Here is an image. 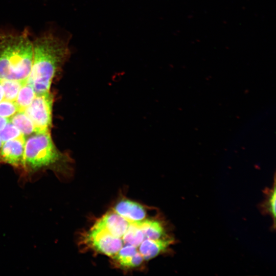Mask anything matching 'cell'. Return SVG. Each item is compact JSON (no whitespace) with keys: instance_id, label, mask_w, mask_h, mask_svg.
Listing matches in <instances>:
<instances>
[{"instance_id":"cell-15","label":"cell","mask_w":276,"mask_h":276,"mask_svg":"<svg viewBox=\"0 0 276 276\" xmlns=\"http://www.w3.org/2000/svg\"><path fill=\"white\" fill-rule=\"evenodd\" d=\"M26 82L13 80H3L0 81V84L4 92V99L14 102L18 91Z\"/></svg>"},{"instance_id":"cell-3","label":"cell","mask_w":276,"mask_h":276,"mask_svg":"<svg viewBox=\"0 0 276 276\" xmlns=\"http://www.w3.org/2000/svg\"><path fill=\"white\" fill-rule=\"evenodd\" d=\"M33 45L27 32L0 34V81L26 82L33 62Z\"/></svg>"},{"instance_id":"cell-16","label":"cell","mask_w":276,"mask_h":276,"mask_svg":"<svg viewBox=\"0 0 276 276\" xmlns=\"http://www.w3.org/2000/svg\"><path fill=\"white\" fill-rule=\"evenodd\" d=\"M24 135L18 128L9 121L4 127L0 130V137L3 143L14 139Z\"/></svg>"},{"instance_id":"cell-11","label":"cell","mask_w":276,"mask_h":276,"mask_svg":"<svg viewBox=\"0 0 276 276\" xmlns=\"http://www.w3.org/2000/svg\"><path fill=\"white\" fill-rule=\"evenodd\" d=\"M275 191L274 178L273 186L264 190L265 199L260 205V209L262 214L269 215L272 219L274 228L275 226Z\"/></svg>"},{"instance_id":"cell-6","label":"cell","mask_w":276,"mask_h":276,"mask_svg":"<svg viewBox=\"0 0 276 276\" xmlns=\"http://www.w3.org/2000/svg\"><path fill=\"white\" fill-rule=\"evenodd\" d=\"M25 136L3 143L0 149V162L9 164L22 171L24 162Z\"/></svg>"},{"instance_id":"cell-19","label":"cell","mask_w":276,"mask_h":276,"mask_svg":"<svg viewBox=\"0 0 276 276\" xmlns=\"http://www.w3.org/2000/svg\"><path fill=\"white\" fill-rule=\"evenodd\" d=\"M4 92L2 86L0 84V101L3 99Z\"/></svg>"},{"instance_id":"cell-2","label":"cell","mask_w":276,"mask_h":276,"mask_svg":"<svg viewBox=\"0 0 276 276\" xmlns=\"http://www.w3.org/2000/svg\"><path fill=\"white\" fill-rule=\"evenodd\" d=\"M72 163L56 148L49 131L36 132L25 141L22 179L31 180L34 174L48 168L59 178H66L72 174Z\"/></svg>"},{"instance_id":"cell-9","label":"cell","mask_w":276,"mask_h":276,"mask_svg":"<svg viewBox=\"0 0 276 276\" xmlns=\"http://www.w3.org/2000/svg\"><path fill=\"white\" fill-rule=\"evenodd\" d=\"M113 211L130 222L142 221L145 219L147 214L142 205L126 198L118 201Z\"/></svg>"},{"instance_id":"cell-8","label":"cell","mask_w":276,"mask_h":276,"mask_svg":"<svg viewBox=\"0 0 276 276\" xmlns=\"http://www.w3.org/2000/svg\"><path fill=\"white\" fill-rule=\"evenodd\" d=\"M113 263L123 269L139 267L144 260L138 248L131 245H124L117 254L112 258Z\"/></svg>"},{"instance_id":"cell-1","label":"cell","mask_w":276,"mask_h":276,"mask_svg":"<svg viewBox=\"0 0 276 276\" xmlns=\"http://www.w3.org/2000/svg\"><path fill=\"white\" fill-rule=\"evenodd\" d=\"M31 70L26 83L36 95L50 91L52 82L70 55L67 43L52 33H47L33 42Z\"/></svg>"},{"instance_id":"cell-18","label":"cell","mask_w":276,"mask_h":276,"mask_svg":"<svg viewBox=\"0 0 276 276\" xmlns=\"http://www.w3.org/2000/svg\"><path fill=\"white\" fill-rule=\"evenodd\" d=\"M8 121V119L0 117V130L4 127Z\"/></svg>"},{"instance_id":"cell-10","label":"cell","mask_w":276,"mask_h":276,"mask_svg":"<svg viewBox=\"0 0 276 276\" xmlns=\"http://www.w3.org/2000/svg\"><path fill=\"white\" fill-rule=\"evenodd\" d=\"M174 243V239H145L140 244L138 250L144 260H149L166 252Z\"/></svg>"},{"instance_id":"cell-7","label":"cell","mask_w":276,"mask_h":276,"mask_svg":"<svg viewBox=\"0 0 276 276\" xmlns=\"http://www.w3.org/2000/svg\"><path fill=\"white\" fill-rule=\"evenodd\" d=\"M131 222L114 211H111L97 220L93 226L103 229L113 236L121 238Z\"/></svg>"},{"instance_id":"cell-13","label":"cell","mask_w":276,"mask_h":276,"mask_svg":"<svg viewBox=\"0 0 276 276\" xmlns=\"http://www.w3.org/2000/svg\"><path fill=\"white\" fill-rule=\"evenodd\" d=\"M8 119L25 136L36 133L33 123L24 111L17 112Z\"/></svg>"},{"instance_id":"cell-20","label":"cell","mask_w":276,"mask_h":276,"mask_svg":"<svg viewBox=\"0 0 276 276\" xmlns=\"http://www.w3.org/2000/svg\"><path fill=\"white\" fill-rule=\"evenodd\" d=\"M3 142L2 141V140H1V137H0V149H1V147H2V145H3Z\"/></svg>"},{"instance_id":"cell-12","label":"cell","mask_w":276,"mask_h":276,"mask_svg":"<svg viewBox=\"0 0 276 276\" xmlns=\"http://www.w3.org/2000/svg\"><path fill=\"white\" fill-rule=\"evenodd\" d=\"M124 245H131L137 248L146 239L140 227L138 222H131L127 230L121 237Z\"/></svg>"},{"instance_id":"cell-4","label":"cell","mask_w":276,"mask_h":276,"mask_svg":"<svg viewBox=\"0 0 276 276\" xmlns=\"http://www.w3.org/2000/svg\"><path fill=\"white\" fill-rule=\"evenodd\" d=\"M53 96L46 92L36 95L25 113L33 123L36 132L48 131L52 123Z\"/></svg>"},{"instance_id":"cell-14","label":"cell","mask_w":276,"mask_h":276,"mask_svg":"<svg viewBox=\"0 0 276 276\" xmlns=\"http://www.w3.org/2000/svg\"><path fill=\"white\" fill-rule=\"evenodd\" d=\"M36 96L32 86L25 83L20 89L14 101L18 108V112L25 111L31 104Z\"/></svg>"},{"instance_id":"cell-5","label":"cell","mask_w":276,"mask_h":276,"mask_svg":"<svg viewBox=\"0 0 276 276\" xmlns=\"http://www.w3.org/2000/svg\"><path fill=\"white\" fill-rule=\"evenodd\" d=\"M82 241L96 252L111 258L117 254L124 245L121 238L93 226L83 236Z\"/></svg>"},{"instance_id":"cell-17","label":"cell","mask_w":276,"mask_h":276,"mask_svg":"<svg viewBox=\"0 0 276 276\" xmlns=\"http://www.w3.org/2000/svg\"><path fill=\"white\" fill-rule=\"evenodd\" d=\"M18 111L15 102L4 99L0 101V117L9 119Z\"/></svg>"}]
</instances>
